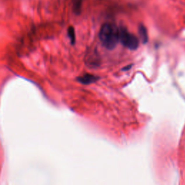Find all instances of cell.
Masks as SVG:
<instances>
[{
    "label": "cell",
    "instance_id": "cell-1",
    "mask_svg": "<svg viewBox=\"0 0 185 185\" xmlns=\"http://www.w3.org/2000/svg\"><path fill=\"white\" fill-rule=\"evenodd\" d=\"M99 39L105 48L112 50L117 46L119 40V28L110 23H105L99 31Z\"/></svg>",
    "mask_w": 185,
    "mask_h": 185
},
{
    "label": "cell",
    "instance_id": "cell-2",
    "mask_svg": "<svg viewBox=\"0 0 185 185\" xmlns=\"http://www.w3.org/2000/svg\"><path fill=\"white\" fill-rule=\"evenodd\" d=\"M119 40L130 50H136L139 46L138 38L123 27L119 28Z\"/></svg>",
    "mask_w": 185,
    "mask_h": 185
},
{
    "label": "cell",
    "instance_id": "cell-3",
    "mask_svg": "<svg viewBox=\"0 0 185 185\" xmlns=\"http://www.w3.org/2000/svg\"><path fill=\"white\" fill-rule=\"evenodd\" d=\"M98 80V77L91 74H85L77 78L78 82L84 85H89V84L96 82Z\"/></svg>",
    "mask_w": 185,
    "mask_h": 185
},
{
    "label": "cell",
    "instance_id": "cell-4",
    "mask_svg": "<svg viewBox=\"0 0 185 185\" xmlns=\"http://www.w3.org/2000/svg\"><path fill=\"white\" fill-rule=\"evenodd\" d=\"M139 34L142 43H146L148 41V31H147L146 28H145L144 25H140Z\"/></svg>",
    "mask_w": 185,
    "mask_h": 185
},
{
    "label": "cell",
    "instance_id": "cell-5",
    "mask_svg": "<svg viewBox=\"0 0 185 185\" xmlns=\"http://www.w3.org/2000/svg\"><path fill=\"white\" fill-rule=\"evenodd\" d=\"M82 0H73V10L75 15H79L82 8Z\"/></svg>",
    "mask_w": 185,
    "mask_h": 185
},
{
    "label": "cell",
    "instance_id": "cell-6",
    "mask_svg": "<svg viewBox=\"0 0 185 185\" xmlns=\"http://www.w3.org/2000/svg\"><path fill=\"white\" fill-rule=\"evenodd\" d=\"M67 34H68V36L70 38V40H71L72 44H74L75 42V32L74 28L72 26L69 27L68 31H67Z\"/></svg>",
    "mask_w": 185,
    "mask_h": 185
}]
</instances>
